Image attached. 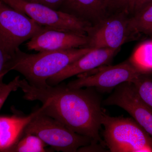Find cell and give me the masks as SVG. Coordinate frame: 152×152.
<instances>
[{
  "label": "cell",
  "mask_w": 152,
  "mask_h": 152,
  "mask_svg": "<svg viewBox=\"0 0 152 152\" xmlns=\"http://www.w3.org/2000/svg\"><path fill=\"white\" fill-rule=\"evenodd\" d=\"M88 43L86 35L46 28L26 45L29 50L41 52L84 48Z\"/></svg>",
  "instance_id": "obj_11"
},
{
  "label": "cell",
  "mask_w": 152,
  "mask_h": 152,
  "mask_svg": "<svg viewBox=\"0 0 152 152\" xmlns=\"http://www.w3.org/2000/svg\"><path fill=\"white\" fill-rule=\"evenodd\" d=\"M46 28L0 0V44L12 56L21 44Z\"/></svg>",
  "instance_id": "obj_6"
},
{
  "label": "cell",
  "mask_w": 152,
  "mask_h": 152,
  "mask_svg": "<svg viewBox=\"0 0 152 152\" xmlns=\"http://www.w3.org/2000/svg\"><path fill=\"white\" fill-rule=\"evenodd\" d=\"M102 125L110 152H152V137L133 118L111 117L104 111Z\"/></svg>",
  "instance_id": "obj_3"
},
{
  "label": "cell",
  "mask_w": 152,
  "mask_h": 152,
  "mask_svg": "<svg viewBox=\"0 0 152 152\" xmlns=\"http://www.w3.org/2000/svg\"><path fill=\"white\" fill-rule=\"evenodd\" d=\"M3 78H0V87L1 86L3 85V84H4V83H3Z\"/></svg>",
  "instance_id": "obj_22"
},
{
  "label": "cell",
  "mask_w": 152,
  "mask_h": 152,
  "mask_svg": "<svg viewBox=\"0 0 152 152\" xmlns=\"http://www.w3.org/2000/svg\"><path fill=\"white\" fill-rule=\"evenodd\" d=\"M7 5L26 15L45 27L86 35L92 25L65 12L40 4L23 0H1Z\"/></svg>",
  "instance_id": "obj_5"
},
{
  "label": "cell",
  "mask_w": 152,
  "mask_h": 152,
  "mask_svg": "<svg viewBox=\"0 0 152 152\" xmlns=\"http://www.w3.org/2000/svg\"><path fill=\"white\" fill-rule=\"evenodd\" d=\"M93 49L80 48L31 54L18 49L9 63L8 70L18 72L31 86L45 87L49 79Z\"/></svg>",
  "instance_id": "obj_2"
},
{
  "label": "cell",
  "mask_w": 152,
  "mask_h": 152,
  "mask_svg": "<svg viewBox=\"0 0 152 152\" xmlns=\"http://www.w3.org/2000/svg\"><path fill=\"white\" fill-rule=\"evenodd\" d=\"M148 75H141L132 83L140 98L152 109V79Z\"/></svg>",
  "instance_id": "obj_17"
},
{
  "label": "cell",
  "mask_w": 152,
  "mask_h": 152,
  "mask_svg": "<svg viewBox=\"0 0 152 152\" xmlns=\"http://www.w3.org/2000/svg\"><path fill=\"white\" fill-rule=\"evenodd\" d=\"M25 1L30 3H40L41 4L42 0H23Z\"/></svg>",
  "instance_id": "obj_21"
},
{
  "label": "cell",
  "mask_w": 152,
  "mask_h": 152,
  "mask_svg": "<svg viewBox=\"0 0 152 152\" xmlns=\"http://www.w3.org/2000/svg\"><path fill=\"white\" fill-rule=\"evenodd\" d=\"M44 107L42 105L27 116L0 117V152H9L21 138L28 125Z\"/></svg>",
  "instance_id": "obj_13"
},
{
  "label": "cell",
  "mask_w": 152,
  "mask_h": 152,
  "mask_svg": "<svg viewBox=\"0 0 152 152\" xmlns=\"http://www.w3.org/2000/svg\"><path fill=\"white\" fill-rule=\"evenodd\" d=\"M130 62L142 74L152 72V40L143 42L135 49Z\"/></svg>",
  "instance_id": "obj_14"
},
{
  "label": "cell",
  "mask_w": 152,
  "mask_h": 152,
  "mask_svg": "<svg viewBox=\"0 0 152 152\" xmlns=\"http://www.w3.org/2000/svg\"><path fill=\"white\" fill-rule=\"evenodd\" d=\"M4 75H0V78H1L4 77Z\"/></svg>",
  "instance_id": "obj_23"
},
{
  "label": "cell",
  "mask_w": 152,
  "mask_h": 152,
  "mask_svg": "<svg viewBox=\"0 0 152 152\" xmlns=\"http://www.w3.org/2000/svg\"><path fill=\"white\" fill-rule=\"evenodd\" d=\"M126 0H64L58 10L94 25L113 14L124 12Z\"/></svg>",
  "instance_id": "obj_10"
},
{
  "label": "cell",
  "mask_w": 152,
  "mask_h": 152,
  "mask_svg": "<svg viewBox=\"0 0 152 152\" xmlns=\"http://www.w3.org/2000/svg\"><path fill=\"white\" fill-rule=\"evenodd\" d=\"M23 98L41 102L42 113L59 121L72 131L91 140V144L105 146L100 135L103 110L100 98L93 88H74L59 84L36 87L26 79L20 80Z\"/></svg>",
  "instance_id": "obj_1"
},
{
  "label": "cell",
  "mask_w": 152,
  "mask_h": 152,
  "mask_svg": "<svg viewBox=\"0 0 152 152\" xmlns=\"http://www.w3.org/2000/svg\"><path fill=\"white\" fill-rule=\"evenodd\" d=\"M64 0H42L41 4L58 10Z\"/></svg>",
  "instance_id": "obj_20"
},
{
  "label": "cell",
  "mask_w": 152,
  "mask_h": 152,
  "mask_svg": "<svg viewBox=\"0 0 152 152\" xmlns=\"http://www.w3.org/2000/svg\"><path fill=\"white\" fill-rule=\"evenodd\" d=\"M25 134L38 136L45 143L58 152H77L80 148L92 142L89 138L77 134L42 112L28 125L25 129Z\"/></svg>",
  "instance_id": "obj_4"
},
{
  "label": "cell",
  "mask_w": 152,
  "mask_h": 152,
  "mask_svg": "<svg viewBox=\"0 0 152 152\" xmlns=\"http://www.w3.org/2000/svg\"><path fill=\"white\" fill-rule=\"evenodd\" d=\"M129 25L137 35L145 34L152 38V4L130 17Z\"/></svg>",
  "instance_id": "obj_15"
},
{
  "label": "cell",
  "mask_w": 152,
  "mask_h": 152,
  "mask_svg": "<svg viewBox=\"0 0 152 152\" xmlns=\"http://www.w3.org/2000/svg\"><path fill=\"white\" fill-rule=\"evenodd\" d=\"M130 16L125 12L113 14L93 25L87 35L86 48L120 49L123 45L137 35L129 25Z\"/></svg>",
  "instance_id": "obj_7"
},
{
  "label": "cell",
  "mask_w": 152,
  "mask_h": 152,
  "mask_svg": "<svg viewBox=\"0 0 152 152\" xmlns=\"http://www.w3.org/2000/svg\"><path fill=\"white\" fill-rule=\"evenodd\" d=\"M151 4L152 0H127L125 12L132 17Z\"/></svg>",
  "instance_id": "obj_19"
},
{
  "label": "cell",
  "mask_w": 152,
  "mask_h": 152,
  "mask_svg": "<svg viewBox=\"0 0 152 152\" xmlns=\"http://www.w3.org/2000/svg\"><path fill=\"white\" fill-rule=\"evenodd\" d=\"M141 75L128 59L116 65L102 66L95 71L79 75L67 85L74 88H96L101 92H110L123 83H132Z\"/></svg>",
  "instance_id": "obj_8"
},
{
  "label": "cell",
  "mask_w": 152,
  "mask_h": 152,
  "mask_svg": "<svg viewBox=\"0 0 152 152\" xmlns=\"http://www.w3.org/2000/svg\"><path fill=\"white\" fill-rule=\"evenodd\" d=\"M119 50L110 48L93 49L49 79L47 83L50 86H56L73 76H77L108 64L111 61Z\"/></svg>",
  "instance_id": "obj_12"
},
{
  "label": "cell",
  "mask_w": 152,
  "mask_h": 152,
  "mask_svg": "<svg viewBox=\"0 0 152 152\" xmlns=\"http://www.w3.org/2000/svg\"><path fill=\"white\" fill-rule=\"evenodd\" d=\"M20 80V76H17L8 83H4L0 87V110L11 93L19 88Z\"/></svg>",
  "instance_id": "obj_18"
},
{
  "label": "cell",
  "mask_w": 152,
  "mask_h": 152,
  "mask_svg": "<svg viewBox=\"0 0 152 152\" xmlns=\"http://www.w3.org/2000/svg\"><path fill=\"white\" fill-rule=\"evenodd\" d=\"M47 144L39 137L32 134H25L8 152H51L46 148Z\"/></svg>",
  "instance_id": "obj_16"
},
{
  "label": "cell",
  "mask_w": 152,
  "mask_h": 152,
  "mask_svg": "<svg viewBox=\"0 0 152 152\" xmlns=\"http://www.w3.org/2000/svg\"><path fill=\"white\" fill-rule=\"evenodd\" d=\"M103 104L124 109L152 137V109L140 98L132 83L126 82L117 86Z\"/></svg>",
  "instance_id": "obj_9"
}]
</instances>
